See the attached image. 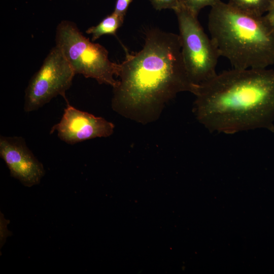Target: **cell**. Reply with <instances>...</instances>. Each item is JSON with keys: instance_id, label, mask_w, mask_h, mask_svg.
<instances>
[{"instance_id": "cell-13", "label": "cell", "mask_w": 274, "mask_h": 274, "mask_svg": "<svg viewBox=\"0 0 274 274\" xmlns=\"http://www.w3.org/2000/svg\"><path fill=\"white\" fill-rule=\"evenodd\" d=\"M132 0H117L114 13L124 19L128 8Z\"/></svg>"}, {"instance_id": "cell-1", "label": "cell", "mask_w": 274, "mask_h": 274, "mask_svg": "<svg viewBox=\"0 0 274 274\" xmlns=\"http://www.w3.org/2000/svg\"><path fill=\"white\" fill-rule=\"evenodd\" d=\"M120 63L118 85L112 108L119 114L146 123L159 116L164 105L181 92L193 93L183 58L179 35L152 29L139 52L126 51Z\"/></svg>"}, {"instance_id": "cell-3", "label": "cell", "mask_w": 274, "mask_h": 274, "mask_svg": "<svg viewBox=\"0 0 274 274\" xmlns=\"http://www.w3.org/2000/svg\"><path fill=\"white\" fill-rule=\"evenodd\" d=\"M211 38L234 68H265L274 64V31L264 15L240 11L220 1L208 18Z\"/></svg>"}, {"instance_id": "cell-5", "label": "cell", "mask_w": 274, "mask_h": 274, "mask_svg": "<svg viewBox=\"0 0 274 274\" xmlns=\"http://www.w3.org/2000/svg\"><path fill=\"white\" fill-rule=\"evenodd\" d=\"M179 25L182 54L189 78L196 87L214 77L219 52L204 31L197 16L184 6L175 11Z\"/></svg>"}, {"instance_id": "cell-12", "label": "cell", "mask_w": 274, "mask_h": 274, "mask_svg": "<svg viewBox=\"0 0 274 274\" xmlns=\"http://www.w3.org/2000/svg\"><path fill=\"white\" fill-rule=\"evenodd\" d=\"M157 10L170 9L174 11L184 6V0H149Z\"/></svg>"}, {"instance_id": "cell-2", "label": "cell", "mask_w": 274, "mask_h": 274, "mask_svg": "<svg viewBox=\"0 0 274 274\" xmlns=\"http://www.w3.org/2000/svg\"><path fill=\"white\" fill-rule=\"evenodd\" d=\"M193 94V112L210 131H274L273 70L233 68L197 85Z\"/></svg>"}, {"instance_id": "cell-10", "label": "cell", "mask_w": 274, "mask_h": 274, "mask_svg": "<svg viewBox=\"0 0 274 274\" xmlns=\"http://www.w3.org/2000/svg\"><path fill=\"white\" fill-rule=\"evenodd\" d=\"M274 0H229L228 4L243 12L262 16L271 8Z\"/></svg>"}, {"instance_id": "cell-9", "label": "cell", "mask_w": 274, "mask_h": 274, "mask_svg": "<svg viewBox=\"0 0 274 274\" xmlns=\"http://www.w3.org/2000/svg\"><path fill=\"white\" fill-rule=\"evenodd\" d=\"M123 21V18L113 12L97 25L88 28L86 30V33L92 36V42L105 35H115L117 29L122 25Z\"/></svg>"}, {"instance_id": "cell-7", "label": "cell", "mask_w": 274, "mask_h": 274, "mask_svg": "<svg viewBox=\"0 0 274 274\" xmlns=\"http://www.w3.org/2000/svg\"><path fill=\"white\" fill-rule=\"evenodd\" d=\"M66 107L60 121L54 124L50 133L57 132L58 138L70 145L96 138L112 135L114 124L101 117L95 116L71 105L66 99Z\"/></svg>"}, {"instance_id": "cell-4", "label": "cell", "mask_w": 274, "mask_h": 274, "mask_svg": "<svg viewBox=\"0 0 274 274\" xmlns=\"http://www.w3.org/2000/svg\"><path fill=\"white\" fill-rule=\"evenodd\" d=\"M55 45L62 52L76 75L92 78L99 84L116 87L120 63L112 62L107 50L101 45L91 42L83 35L76 24L62 20L57 25Z\"/></svg>"}, {"instance_id": "cell-8", "label": "cell", "mask_w": 274, "mask_h": 274, "mask_svg": "<svg viewBox=\"0 0 274 274\" xmlns=\"http://www.w3.org/2000/svg\"><path fill=\"white\" fill-rule=\"evenodd\" d=\"M0 156L8 167L11 176L26 187L39 184L45 175L43 164L21 136L1 135Z\"/></svg>"}, {"instance_id": "cell-14", "label": "cell", "mask_w": 274, "mask_h": 274, "mask_svg": "<svg viewBox=\"0 0 274 274\" xmlns=\"http://www.w3.org/2000/svg\"><path fill=\"white\" fill-rule=\"evenodd\" d=\"M264 17L269 25L274 31V2Z\"/></svg>"}, {"instance_id": "cell-6", "label": "cell", "mask_w": 274, "mask_h": 274, "mask_svg": "<svg viewBox=\"0 0 274 274\" xmlns=\"http://www.w3.org/2000/svg\"><path fill=\"white\" fill-rule=\"evenodd\" d=\"M75 75L61 51L55 45L28 83L25 91L24 111H36L58 95L67 99L65 92Z\"/></svg>"}, {"instance_id": "cell-11", "label": "cell", "mask_w": 274, "mask_h": 274, "mask_svg": "<svg viewBox=\"0 0 274 274\" xmlns=\"http://www.w3.org/2000/svg\"><path fill=\"white\" fill-rule=\"evenodd\" d=\"M220 0H184V6L193 14L198 16L199 11L203 8L212 7Z\"/></svg>"}]
</instances>
